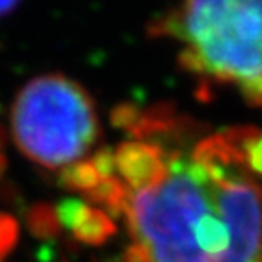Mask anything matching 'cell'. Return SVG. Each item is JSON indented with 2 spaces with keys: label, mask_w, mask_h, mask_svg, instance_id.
I'll use <instances>...</instances> for the list:
<instances>
[{
  "label": "cell",
  "mask_w": 262,
  "mask_h": 262,
  "mask_svg": "<svg viewBox=\"0 0 262 262\" xmlns=\"http://www.w3.org/2000/svg\"><path fill=\"white\" fill-rule=\"evenodd\" d=\"M16 4H18V0H0V16L15 9Z\"/></svg>",
  "instance_id": "ba28073f"
},
{
  "label": "cell",
  "mask_w": 262,
  "mask_h": 262,
  "mask_svg": "<svg viewBox=\"0 0 262 262\" xmlns=\"http://www.w3.org/2000/svg\"><path fill=\"white\" fill-rule=\"evenodd\" d=\"M58 217L66 226L73 229L80 241L100 244L115 231V226L102 211L78 201H68L58 208Z\"/></svg>",
  "instance_id": "5b68a950"
},
{
  "label": "cell",
  "mask_w": 262,
  "mask_h": 262,
  "mask_svg": "<svg viewBox=\"0 0 262 262\" xmlns=\"http://www.w3.org/2000/svg\"><path fill=\"white\" fill-rule=\"evenodd\" d=\"M246 157H248V164L250 168L262 177V135L255 133L248 142V149H246Z\"/></svg>",
  "instance_id": "52a82bcc"
},
{
  "label": "cell",
  "mask_w": 262,
  "mask_h": 262,
  "mask_svg": "<svg viewBox=\"0 0 262 262\" xmlns=\"http://www.w3.org/2000/svg\"><path fill=\"white\" fill-rule=\"evenodd\" d=\"M11 124L18 149L49 169L78 162L98 133L90 95L62 75H44L26 84L13 104Z\"/></svg>",
  "instance_id": "3957f363"
},
{
  "label": "cell",
  "mask_w": 262,
  "mask_h": 262,
  "mask_svg": "<svg viewBox=\"0 0 262 262\" xmlns=\"http://www.w3.org/2000/svg\"><path fill=\"white\" fill-rule=\"evenodd\" d=\"M257 131L213 135L168 153L155 184L131 193V262H262V177L246 149Z\"/></svg>",
  "instance_id": "6da1fadb"
},
{
  "label": "cell",
  "mask_w": 262,
  "mask_h": 262,
  "mask_svg": "<svg viewBox=\"0 0 262 262\" xmlns=\"http://www.w3.org/2000/svg\"><path fill=\"white\" fill-rule=\"evenodd\" d=\"M166 153L160 146L147 142H129L115 151V169L122 177L126 188L139 191L149 188L162 177Z\"/></svg>",
  "instance_id": "277c9868"
},
{
  "label": "cell",
  "mask_w": 262,
  "mask_h": 262,
  "mask_svg": "<svg viewBox=\"0 0 262 262\" xmlns=\"http://www.w3.org/2000/svg\"><path fill=\"white\" fill-rule=\"evenodd\" d=\"M159 31L186 46L189 71L237 84L262 107V0H180Z\"/></svg>",
  "instance_id": "7a4b0ae2"
},
{
  "label": "cell",
  "mask_w": 262,
  "mask_h": 262,
  "mask_svg": "<svg viewBox=\"0 0 262 262\" xmlns=\"http://www.w3.org/2000/svg\"><path fill=\"white\" fill-rule=\"evenodd\" d=\"M104 177L98 173V169L95 168L93 160L90 162H75L71 166H68L64 171V184L71 186L73 189H95L98 184H100V180Z\"/></svg>",
  "instance_id": "8992f818"
}]
</instances>
